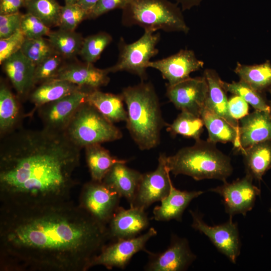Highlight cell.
Returning a JSON list of instances; mask_svg holds the SVG:
<instances>
[{
  "mask_svg": "<svg viewBox=\"0 0 271 271\" xmlns=\"http://www.w3.org/2000/svg\"><path fill=\"white\" fill-rule=\"evenodd\" d=\"M110 241L107 226L70 200L0 207V270L86 271Z\"/></svg>",
  "mask_w": 271,
  "mask_h": 271,
  "instance_id": "1",
  "label": "cell"
},
{
  "mask_svg": "<svg viewBox=\"0 0 271 271\" xmlns=\"http://www.w3.org/2000/svg\"><path fill=\"white\" fill-rule=\"evenodd\" d=\"M81 149L64 132L21 127L1 138V207H32L70 200Z\"/></svg>",
  "mask_w": 271,
  "mask_h": 271,
  "instance_id": "2",
  "label": "cell"
},
{
  "mask_svg": "<svg viewBox=\"0 0 271 271\" xmlns=\"http://www.w3.org/2000/svg\"><path fill=\"white\" fill-rule=\"evenodd\" d=\"M121 94L127 107L126 128L141 150H149L160 143L161 131L166 123L158 96L151 83L124 88Z\"/></svg>",
  "mask_w": 271,
  "mask_h": 271,
  "instance_id": "3",
  "label": "cell"
},
{
  "mask_svg": "<svg viewBox=\"0 0 271 271\" xmlns=\"http://www.w3.org/2000/svg\"><path fill=\"white\" fill-rule=\"evenodd\" d=\"M166 164L175 176L185 175L196 181L214 179L224 182L233 171L229 157L219 151L215 144L201 139L167 156Z\"/></svg>",
  "mask_w": 271,
  "mask_h": 271,
  "instance_id": "4",
  "label": "cell"
},
{
  "mask_svg": "<svg viewBox=\"0 0 271 271\" xmlns=\"http://www.w3.org/2000/svg\"><path fill=\"white\" fill-rule=\"evenodd\" d=\"M123 26H139L145 31L187 34L189 28L180 8L168 0H131L123 9Z\"/></svg>",
  "mask_w": 271,
  "mask_h": 271,
  "instance_id": "5",
  "label": "cell"
},
{
  "mask_svg": "<svg viewBox=\"0 0 271 271\" xmlns=\"http://www.w3.org/2000/svg\"><path fill=\"white\" fill-rule=\"evenodd\" d=\"M64 132L81 149L122 137L121 130L87 101L78 108Z\"/></svg>",
  "mask_w": 271,
  "mask_h": 271,
  "instance_id": "6",
  "label": "cell"
},
{
  "mask_svg": "<svg viewBox=\"0 0 271 271\" xmlns=\"http://www.w3.org/2000/svg\"><path fill=\"white\" fill-rule=\"evenodd\" d=\"M160 39L159 33L151 31H145L141 38L130 44L126 43L120 38L118 60L107 70L109 73L127 71L137 75L144 81L147 78L146 70L150 59L158 53L156 46Z\"/></svg>",
  "mask_w": 271,
  "mask_h": 271,
  "instance_id": "7",
  "label": "cell"
},
{
  "mask_svg": "<svg viewBox=\"0 0 271 271\" xmlns=\"http://www.w3.org/2000/svg\"><path fill=\"white\" fill-rule=\"evenodd\" d=\"M121 197L102 181L91 180L83 186L79 205L95 220L107 226L119 207Z\"/></svg>",
  "mask_w": 271,
  "mask_h": 271,
  "instance_id": "8",
  "label": "cell"
},
{
  "mask_svg": "<svg viewBox=\"0 0 271 271\" xmlns=\"http://www.w3.org/2000/svg\"><path fill=\"white\" fill-rule=\"evenodd\" d=\"M157 234L156 229L151 227L146 233L133 238L109 241L93 260L92 267L102 265L108 269H124L135 254L145 251L147 242Z\"/></svg>",
  "mask_w": 271,
  "mask_h": 271,
  "instance_id": "9",
  "label": "cell"
},
{
  "mask_svg": "<svg viewBox=\"0 0 271 271\" xmlns=\"http://www.w3.org/2000/svg\"><path fill=\"white\" fill-rule=\"evenodd\" d=\"M91 90L83 88L39 107L37 110L43 128L64 132L78 108L86 101L87 94Z\"/></svg>",
  "mask_w": 271,
  "mask_h": 271,
  "instance_id": "10",
  "label": "cell"
},
{
  "mask_svg": "<svg viewBox=\"0 0 271 271\" xmlns=\"http://www.w3.org/2000/svg\"><path fill=\"white\" fill-rule=\"evenodd\" d=\"M189 212L192 218V227L207 236L220 252L235 263L240 253L241 241L237 223L232 221V217L223 224L209 226L199 213L192 210Z\"/></svg>",
  "mask_w": 271,
  "mask_h": 271,
  "instance_id": "11",
  "label": "cell"
},
{
  "mask_svg": "<svg viewBox=\"0 0 271 271\" xmlns=\"http://www.w3.org/2000/svg\"><path fill=\"white\" fill-rule=\"evenodd\" d=\"M167 156L161 154L154 171L143 174L133 202L130 207L146 210L154 203L166 197L172 182L166 164Z\"/></svg>",
  "mask_w": 271,
  "mask_h": 271,
  "instance_id": "12",
  "label": "cell"
},
{
  "mask_svg": "<svg viewBox=\"0 0 271 271\" xmlns=\"http://www.w3.org/2000/svg\"><path fill=\"white\" fill-rule=\"evenodd\" d=\"M253 180L245 174L241 179L232 183L225 181L222 185L209 191L222 197L225 211L229 217L238 214L245 216L253 208L256 197L260 194V189L253 184Z\"/></svg>",
  "mask_w": 271,
  "mask_h": 271,
  "instance_id": "13",
  "label": "cell"
},
{
  "mask_svg": "<svg viewBox=\"0 0 271 271\" xmlns=\"http://www.w3.org/2000/svg\"><path fill=\"white\" fill-rule=\"evenodd\" d=\"M208 92V84L204 76L167 85L166 96L176 108L199 116L206 107Z\"/></svg>",
  "mask_w": 271,
  "mask_h": 271,
  "instance_id": "14",
  "label": "cell"
},
{
  "mask_svg": "<svg viewBox=\"0 0 271 271\" xmlns=\"http://www.w3.org/2000/svg\"><path fill=\"white\" fill-rule=\"evenodd\" d=\"M148 261L144 267L147 271H183L196 259L188 240L172 233L170 243L163 252H153L147 249Z\"/></svg>",
  "mask_w": 271,
  "mask_h": 271,
  "instance_id": "15",
  "label": "cell"
},
{
  "mask_svg": "<svg viewBox=\"0 0 271 271\" xmlns=\"http://www.w3.org/2000/svg\"><path fill=\"white\" fill-rule=\"evenodd\" d=\"M204 65L193 51L182 49L168 57L150 61L148 67L158 70L168 81L167 84L173 85L189 78L191 73L201 69Z\"/></svg>",
  "mask_w": 271,
  "mask_h": 271,
  "instance_id": "16",
  "label": "cell"
},
{
  "mask_svg": "<svg viewBox=\"0 0 271 271\" xmlns=\"http://www.w3.org/2000/svg\"><path fill=\"white\" fill-rule=\"evenodd\" d=\"M150 225L145 210L119 206L107 225L110 241L137 237Z\"/></svg>",
  "mask_w": 271,
  "mask_h": 271,
  "instance_id": "17",
  "label": "cell"
},
{
  "mask_svg": "<svg viewBox=\"0 0 271 271\" xmlns=\"http://www.w3.org/2000/svg\"><path fill=\"white\" fill-rule=\"evenodd\" d=\"M266 141H271V112L254 110L239 120L236 153Z\"/></svg>",
  "mask_w": 271,
  "mask_h": 271,
  "instance_id": "18",
  "label": "cell"
},
{
  "mask_svg": "<svg viewBox=\"0 0 271 271\" xmlns=\"http://www.w3.org/2000/svg\"><path fill=\"white\" fill-rule=\"evenodd\" d=\"M2 64L20 100L23 101L28 98L35 86L36 66L20 50Z\"/></svg>",
  "mask_w": 271,
  "mask_h": 271,
  "instance_id": "19",
  "label": "cell"
},
{
  "mask_svg": "<svg viewBox=\"0 0 271 271\" xmlns=\"http://www.w3.org/2000/svg\"><path fill=\"white\" fill-rule=\"evenodd\" d=\"M109 73L107 69L97 68L93 63L85 62L63 66L56 78L93 90L108 84Z\"/></svg>",
  "mask_w": 271,
  "mask_h": 271,
  "instance_id": "20",
  "label": "cell"
},
{
  "mask_svg": "<svg viewBox=\"0 0 271 271\" xmlns=\"http://www.w3.org/2000/svg\"><path fill=\"white\" fill-rule=\"evenodd\" d=\"M202 193L201 191H181L172 182L168 195L161 201L160 205L154 207L153 218L158 221L175 220L181 222L183 213L190 203Z\"/></svg>",
  "mask_w": 271,
  "mask_h": 271,
  "instance_id": "21",
  "label": "cell"
},
{
  "mask_svg": "<svg viewBox=\"0 0 271 271\" xmlns=\"http://www.w3.org/2000/svg\"><path fill=\"white\" fill-rule=\"evenodd\" d=\"M125 163L119 162L114 164L102 182L124 198L131 205L143 174L128 167Z\"/></svg>",
  "mask_w": 271,
  "mask_h": 271,
  "instance_id": "22",
  "label": "cell"
},
{
  "mask_svg": "<svg viewBox=\"0 0 271 271\" xmlns=\"http://www.w3.org/2000/svg\"><path fill=\"white\" fill-rule=\"evenodd\" d=\"M21 101L4 82L0 85V137L3 138L21 127L25 117Z\"/></svg>",
  "mask_w": 271,
  "mask_h": 271,
  "instance_id": "23",
  "label": "cell"
},
{
  "mask_svg": "<svg viewBox=\"0 0 271 271\" xmlns=\"http://www.w3.org/2000/svg\"><path fill=\"white\" fill-rule=\"evenodd\" d=\"M81 87L68 81L57 78L47 80L31 92L29 99L34 105L29 116L32 115L40 106L68 95Z\"/></svg>",
  "mask_w": 271,
  "mask_h": 271,
  "instance_id": "24",
  "label": "cell"
},
{
  "mask_svg": "<svg viewBox=\"0 0 271 271\" xmlns=\"http://www.w3.org/2000/svg\"><path fill=\"white\" fill-rule=\"evenodd\" d=\"M203 76L208 87L206 107L238 129L239 121L234 119L230 114L227 92L222 85V79L218 74L215 70L206 69L204 71Z\"/></svg>",
  "mask_w": 271,
  "mask_h": 271,
  "instance_id": "25",
  "label": "cell"
},
{
  "mask_svg": "<svg viewBox=\"0 0 271 271\" xmlns=\"http://www.w3.org/2000/svg\"><path fill=\"white\" fill-rule=\"evenodd\" d=\"M86 101L113 123L126 120L127 111L121 93L115 94L93 89L88 92Z\"/></svg>",
  "mask_w": 271,
  "mask_h": 271,
  "instance_id": "26",
  "label": "cell"
},
{
  "mask_svg": "<svg viewBox=\"0 0 271 271\" xmlns=\"http://www.w3.org/2000/svg\"><path fill=\"white\" fill-rule=\"evenodd\" d=\"M200 117L208 131V141L215 144L230 142L233 144L234 149L237 147L238 129L207 107L202 110Z\"/></svg>",
  "mask_w": 271,
  "mask_h": 271,
  "instance_id": "27",
  "label": "cell"
},
{
  "mask_svg": "<svg viewBox=\"0 0 271 271\" xmlns=\"http://www.w3.org/2000/svg\"><path fill=\"white\" fill-rule=\"evenodd\" d=\"M241 154L246 174L260 181L271 168V141L254 144L245 149Z\"/></svg>",
  "mask_w": 271,
  "mask_h": 271,
  "instance_id": "28",
  "label": "cell"
},
{
  "mask_svg": "<svg viewBox=\"0 0 271 271\" xmlns=\"http://www.w3.org/2000/svg\"><path fill=\"white\" fill-rule=\"evenodd\" d=\"M86 161L91 180L102 181L103 179L117 163H127L126 160L119 159L112 156L109 151L101 144H94L85 147Z\"/></svg>",
  "mask_w": 271,
  "mask_h": 271,
  "instance_id": "29",
  "label": "cell"
},
{
  "mask_svg": "<svg viewBox=\"0 0 271 271\" xmlns=\"http://www.w3.org/2000/svg\"><path fill=\"white\" fill-rule=\"evenodd\" d=\"M234 72L239 80L257 91L264 93L271 87V63L268 60L254 65L237 62Z\"/></svg>",
  "mask_w": 271,
  "mask_h": 271,
  "instance_id": "30",
  "label": "cell"
},
{
  "mask_svg": "<svg viewBox=\"0 0 271 271\" xmlns=\"http://www.w3.org/2000/svg\"><path fill=\"white\" fill-rule=\"evenodd\" d=\"M47 36L55 52L62 57L71 58L80 54L84 40L80 34L59 28L51 31Z\"/></svg>",
  "mask_w": 271,
  "mask_h": 271,
  "instance_id": "31",
  "label": "cell"
},
{
  "mask_svg": "<svg viewBox=\"0 0 271 271\" xmlns=\"http://www.w3.org/2000/svg\"><path fill=\"white\" fill-rule=\"evenodd\" d=\"M221 84L226 92L241 97L254 110L271 112V101L267 99L264 92L255 90L240 80L231 83L222 80Z\"/></svg>",
  "mask_w": 271,
  "mask_h": 271,
  "instance_id": "32",
  "label": "cell"
},
{
  "mask_svg": "<svg viewBox=\"0 0 271 271\" xmlns=\"http://www.w3.org/2000/svg\"><path fill=\"white\" fill-rule=\"evenodd\" d=\"M204 123L200 116L186 111H181L173 122L168 124L167 130L172 136L181 135L196 141L200 139Z\"/></svg>",
  "mask_w": 271,
  "mask_h": 271,
  "instance_id": "33",
  "label": "cell"
},
{
  "mask_svg": "<svg viewBox=\"0 0 271 271\" xmlns=\"http://www.w3.org/2000/svg\"><path fill=\"white\" fill-rule=\"evenodd\" d=\"M27 12L50 28L59 26L62 6L56 0H31L25 3Z\"/></svg>",
  "mask_w": 271,
  "mask_h": 271,
  "instance_id": "34",
  "label": "cell"
},
{
  "mask_svg": "<svg viewBox=\"0 0 271 271\" xmlns=\"http://www.w3.org/2000/svg\"><path fill=\"white\" fill-rule=\"evenodd\" d=\"M112 40L111 36L105 32L89 36L84 38L79 55L85 62L93 63L99 59Z\"/></svg>",
  "mask_w": 271,
  "mask_h": 271,
  "instance_id": "35",
  "label": "cell"
},
{
  "mask_svg": "<svg viewBox=\"0 0 271 271\" xmlns=\"http://www.w3.org/2000/svg\"><path fill=\"white\" fill-rule=\"evenodd\" d=\"M20 51L35 66L55 53L48 40L43 37L26 38Z\"/></svg>",
  "mask_w": 271,
  "mask_h": 271,
  "instance_id": "36",
  "label": "cell"
},
{
  "mask_svg": "<svg viewBox=\"0 0 271 271\" xmlns=\"http://www.w3.org/2000/svg\"><path fill=\"white\" fill-rule=\"evenodd\" d=\"M62 57L54 53L36 66L34 84H40L47 80L57 77L63 67Z\"/></svg>",
  "mask_w": 271,
  "mask_h": 271,
  "instance_id": "37",
  "label": "cell"
},
{
  "mask_svg": "<svg viewBox=\"0 0 271 271\" xmlns=\"http://www.w3.org/2000/svg\"><path fill=\"white\" fill-rule=\"evenodd\" d=\"M88 18V14L77 4L62 6L59 26V28L74 31L78 24Z\"/></svg>",
  "mask_w": 271,
  "mask_h": 271,
  "instance_id": "38",
  "label": "cell"
},
{
  "mask_svg": "<svg viewBox=\"0 0 271 271\" xmlns=\"http://www.w3.org/2000/svg\"><path fill=\"white\" fill-rule=\"evenodd\" d=\"M20 29L26 38L32 39L48 36L50 29L39 18L27 12L23 14Z\"/></svg>",
  "mask_w": 271,
  "mask_h": 271,
  "instance_id": "39",
  "label": "cell"
},
{
  "mask_svg": "<svg viewBox=\"0 0 271 271\" xmlns=\"http://www.w3.org/2000/svg\"><path fill=\"white\" fill-rule=\"evenodd\" d=\"M26 38L20 29L9 37L0 39V63L19 51Z\"/></svg>",
  "mask_w": 271,
  "mask_h": 271,
  "instance_id": "40",
  "label": "cell"
},
{
  "mask_svg": "<svg viewBox=\"0 0 271 271\" xmlns=\"http://www.w3.org/2000/svg\"><path fill=\"white\" fill-rule=\"evenodd\" d=\"M22 16L20 12L0 15V39L9 37L20 29Z\"/></svg>",
  "mask_w": 271,
  "mask_h": 271,
  "instance_id": "41",
  "label": "cell"
},
{
  "mask_svg": "<svg viewBox=\"0 0 271 271\" xmlns=\"http://www.w3.org/2000/svg\"><path fill=\"white\" fill-rule=\"evenodd\" d=\"M131 0H99L88 14V18L95 19L110 11L123 10Z\"/></svg>",
  "mask_w": 271,
  "mask_h": 271,
  "instance_id": "42",
  "label": "cell"
},
{
  "mask_svg": "<svg viewBox=\"0 0 271 271\" xmlns=\"http://www.w3.org/2000/svg\"><path fill=\"white\" fill-rule=\"evenodd\" d=\"M228 108L231 116L238 121L249 113L248 103L237 95L233 94L228 99Z\"/></svg>",
  "mask_w": 271,
  "mask_h": 271,
  "instance_id": "43",
  "label": "cell"
},
{
  "mask_svg": "<svg viewBox=\"0 0 271 271\" xmlns=\"http://www.w3.org/2000/svg\"><path fill=\"white\" fill-rule=\"evenodd\" d=\"M25 5L24 0H0V15L19 12L20 9Z\"/></svg>",
  "mask_w": 271,
  "mask_h": 271,
  "instance_id": "44",
  "label": "cell"
},
{
  "mask_svg": "<svg viewBox=\"0 0 271 271\" xmlns=\"http://www.w3.org/2000/svg\"><path fill=\"white\" fill-rule=\"evenodd\" d=\"M99 0H78L77 4L89 14Z\"/></svg>",
  "mask_w": 271,
  "mask_h": 271,
  "instance_id": "45",
  "label": "cell"
},
{
  "mask_svg": "<svg viewBox=\"0 0 271 271\" xmlns=\"http://www.w3.org/2000/svg\"><path fill=\"white\" fill-rule=\"evenodd\" d=\"M175 1L181 5H186L192 3H195L198 2H199L201 0H174Z\"/></svg>",
  "mask_w": 271,
  "mask_h": 271,
  "instance_id": "46",
  "label": "cell"
},
{
  "mask_svg": "<svg viewBox=\"0 0 271 271\" xmlns=\"http://www.w3.org/2000/svg\"><path fill=\"white\" fill-rule=\"evenodd\" d=\"M78 1V0H65L66 5L77 4Z\"/></svg>",
  "mask_w": 271,
  "mask_h": 271,
  "instance_id": "47",
  "label": "cell"
},
{
  "mask_svg": "<svg viewBox=\"0 0 271 271\" xmlns=\"http://www.w3.org/2000/svg\"><path fill=\"white\" fill-rule=\"evenodd\" d=\"M267 91H268L269 92V93L270 94V95H271V87ZM270 101H271V100H270Z\"/></svg>",
  "mask_w": 271,
  "mask_h": 271,
  "instance_id": "48",
  "label": "cell"
},
{
  "mask_svg": "<svg viewBox=\"0 0 271 271\" xmlns=\"http://www.w3.org/2000/svg\"><path fill=\"white\" fill-rule=\"evenodd\" d=\"M24 1H25V3H26L29 2V1H30L31 0H24Z\"/></svg>",
  "mask_w": 271,
  "mask_h": 271,
  "instance_id": "49",
  "label": "cell"
},
{
  "mask_svg": "<svg viewBox=\"0 0 271 271\" xmlns=\"http://www.w3.org/2000/svg\"><path fill=\"white\" fill-rule=\"evenodd\" d=\"M269 212H270V213H271V207H270V208H269Z\"/></svg>",
  "mask_w": 271,
  "mask_h": 271,
  "instance_id": "50",
  "label": "cell"
}]
</instances>
